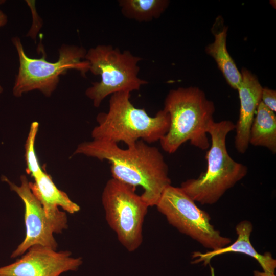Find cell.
I'll list each match as a JSON object with an SVG mask.
<instances>
[{
  "label": "cell",
  "mask_w": 276,
  "mask_h": 276,
  "mask_svg": "<svg viewBox=\"0 0 276 276\" xmlns=\"http://www.w3.org/2000/svg\"><path fill=\"white\" fill-rule=\"evenodd\" d=\"M241 72V81L237 88L240 103L239 119L235 125V146L244 154L249 145V134L258 106L261 102L263 87L257 77L245 68Z\"/></svg>",
  "instance_id": "cell-11"
},
{
  "label": "cell",
  "mask_w": 276,
  "mask_h": 276,
  "mask_svg": "<svg viewBox=\"0 0 276 276\" xmlns=\"http://www.w3.org/2000/svg\"><path fill=\"white\" fill-rule=\"evenodd\" d=\"M163 109L170 120L167 133L159 141L164 151L172 154L188 141L201 150L209 148L207 133L214 122L215 108L203 91L196 87L171 89L166 97Z\"/></svg>",
  "instance_id": "cell-2"
},
{
  "label": "cell",
  "mask_w": 276,
  "mask_h": 276,
  "mask_svg": "<svg viewBox=\"0 0 276 276\" xmlns=\"http://www.w3.org/2000/svg\"><path fill=\"white\" fill-rule=\"evenodd\" d=\"M249 144L267 148L276 153V116L275 112L260 102L252 123Z\"/></svg>",
  "instance_id": "cell-15"
},
{
  "label": "cell",
  "mask_w": 276,
  "mask_h": 276,
  "mask_svg": "<svg viewBox=\"0 0 276 276\" xmlns=\"http://www.w3.org/2000/svg\"><path fill=\"white\" fill-rule=\"evenodd\" d=\"M89 63V70L100 75L101 81L93 83L85 94L93 101L96 107L109 95L120 92L138 90L148 82L138 77V63L142 58L133 55L130 51L121 52L110 45H98L90 48L85 56Z\"/></svg>",
  "instance_id": "cell-5"
},
{
  "label": "cell",
  "mask_w": 276,
  "mask_h": 276,
  "mask_svg": "<svg viewBox=\"0 0 276 276\" xmlns=\"http://www.w3.org/2000/svg\"><path fill=\"white\" fill-rule=\"evenodd\" d=\"M222 19L221 17L216 19L212 27L214 41L206 47L205 52L215 60L228 84L237 89L241 81V74L227 50L228 27L224 25Z\"/></svg>",
  "instance_id": "cell-14"
},
{
  "label": "cell",
  "mask_w": 276,
  "mask_h": 276,
  "mask_svg": "<svg viewBox=\"0 0 276 276\" xmlns=\"http://www.w3.org/2000/svg\"><path fill=\"white\" fill-rule=\"evenodd\" d=\"M7 22V16L0 10V27L4 26Z\"/></svg>",
  "instance_id": "cell-20"
},
{
  "label": "cell",
  "mask_w": 276,
  "mask_h": 276,
  "mask_svg": "<svg viewBox=\"0 0 276 276\" xmlns=\"http://www.w3.org/2000/svg\"><path fill=\"white\" fill-rule=\"evenodd\" d=\"M261 101L269 109L276 111V92L275 90L267 87L263 88Z\"/></svg>",
  "instance_id": "cell-18"
},
{
  "label": "cell",
  "mask_w": 276,
  "mask_h": 276,
  "mask_svg": "<svg viewBox=\"0 0 276 276\" xmlns=\"http://www.w3.org/2000/svg\"><path fill=\"white\" fill-rule=\"evenodd\" d=\"M3 91V88L0 85V94L2 93Z\"/></svg>",
  "instance_id": "cell-21"
},
{
  "label": "cell",
  "mask_w": 276,
  "mask_h": 276,
  "mask_svg": "<svg viewBox=\"0 0 276 276\" xmlns=\"http://www.w3.org/2000/svg\"><path fill=\"white\" fill-rule=\"evenodd\" d=\"M15 45L19 60V67L16 76L13 93L16 97L33 90H38L50 97L57 87L59 77L68 70L79 71L83 76L89 70V63L85 60L87 51L82 47L63 44L60 48L59 58L55 62L41 58H31L25 54L20 39L14 37Z\"/></svg>",
  "instance_id": "cell-6"
},
{
  "label": "cell",
  "mask_w": 276,
  "mask_h": 276,
  "mask_svg": "<svg viewBox=\"0 0 276 276\" xmlns=\"http://www.w3.org/2000/svg\"><path fill=\"white\" fill-rule=\"evenodd\" d=\"M170 224L203 246L216 250L231 243L210 223L209 214L195 204L180 187H167L156 205Z\"/></svg>",
  "instance_id": "cell-8"
},
{
  "label": "cell",
  "mask_w": 276,
  "mask_h": 276,
  "mask_svg": "<svg viewBox=\"0 0 276 276\" xmlns=\"http://www.w3.org/2000/svg\"><path fill=\"white\" fill-rule=\"evenodd\" d=\"M136 188L112 178L106 182L101 197L108 225L130 252L143 242V225L149 208L136 193Z\"/></svg>",
  "instance_id": "cell-7"
},
{
  "label": "cell",
  "mask_w": 276,
  "mask_h": 276,
  "mask_svg": "<svg viewBox=\"0 0 276 276\" xmlns=\"http://www.w3.org/2000/svg\"><path fill=\"white\" fill-rule=\"evenodd\" d=\"M39 128V123H31L25 144V158L26 172L34 178L39 175L43 170L41 167L35 149V143Z\"/></svg>",
  "instance_id": "cell-17"
},
{
  "label": "cell",
  "mask_w": 276,
  "mask_h": 276,
  "mask_svg": "<svg viewBox=\"0 0 276 276\" xmlns=\"http://www.w3.org/2000/svg\"><path fill=\"white\" fill-rule=\"evenodd\" d=\"M34 179L33 182H29L30 188L49 218L67 222L66 212L74 214L80 210L66 193L56 187L51 176L44 171Z\"/></svg>",
  "instance_id": "cell-12"
},
{
  "label": "cell",
  "mask_w": 276,
  "mask_h": 276,
  "mask_svg": "<svg viewBox=\"0 0 276 276\" xmlns=\"http://www.w3.org/2000/svg\"><path fill=\"white\" fill-rule=\"evenodd\" d=\"M235 128L231 121H215L208 133L211 142L205 158L206 170L197 178L187 180L180 187L195 202L213 204L247 174V167L234 160L226 145L227 134Z\"/></svg>",
  "instance_id": "cell-4"
},
{
  "label": "cell",
  "mask_w": 276,
  "mask_h": 276,
  "mask_svg": "<svg viewBox=\"0 0 276 276\" xmlns=\"http://www.w3.org/2000/svg\"><path fill=\"white\" fill-rule=\"evenodd\" d=\"M2 179L18 195L25 205L26 236L12 252L11 258L22 256L29 248L36 245L56 250L58 244L53 234L61 233L66 229L67 223L55 220L47 216L40 202L32 192L29 181L25 175L20 176L19 186L13 183L5 176H2Z\"/></svg>",
  "instance_id": "cell-9"
},
{
  "label": "cell",
  "mask_w": 276,
  "mask_h": 276,
  "mask_svg": "<svg viewBox=\"0 0 276 276\" xmlns=\"http://www.w3.org/2000/svg\"><path fill=\"white\" fill-rule=\"evenodd\" d=\"M82 263L81 257H73L69 251L36 245L15 262L1 267L0 276H59L77 270Z\"/></svg>",
  "instance_id": "cell-10"
},
{
  "label": "cell",
  "mask_w": 276,
  "mask_h": 276,
  "mask_svg": "<svg viewBox=\"0 0 276 276\" xmlns=\"http://www.w3.org/2000/svg\"><path fill=\"white\" fill-rule=\"evenodd\" d=\"M73 154L107 160L112 178L141 187V196L149 207L156 206L165 189L171 185L168 166L161 152L141 140L124 149L114 142L93 139L80 143Z\"/></svg>",
  "instance_id": "cell-1"
},
{
  "label": "cell",
  "mask_w": 276,
  "mask_h": 276,
  "mask_svg": "<svg viewBox=\"0 0 276 276\" xmlns=\"http://www.w3.org/2000/svg\"><path fill=\"white\" fill-rule=\"evenodd\" d=\"M123 15L139 22H149L158 18L169 4L167 0H120Z\"/></svg>",
  "instance_id": "cell-16"
},
{
  "label": "cell",
  "mask_w": 276,
  "mask_h": 276,
  "mask_svg": "<svg viewBox=\"0 0 276 276\" xmlns=\"http://www.w3.org/2000/svg\"><path fill=\"white\" fill-rule=\"evenodd\" d=\"M254 276H275L274 273L268 272L265 271H259L258 270H254L253 272Z\"/></svg>",
  "instance_id": "cell-19"
},
{
  "label": "cell",
  "mask_w": 276,
  "mask_h": 276,
  "mask_svg": "<svg viewBox=\"0 0 276 276\" xmlns=\"http://www.w3.org/2000/svg\"><path fill=\"white\" fill-rule=\"evenodd\" d=\"M252 229V224L249 221L243 220L240 222L236 226L237 238L233 244L204 253L194 251L192 255V258L194 259L192 263L202 262L203 265L206 266L210 264L211 260L216 256L228 252L241 253L255 259L264 271L274 273L276 260L272 257L271 253L265 252L263 255L260 254L251 244L250 236Z\"/></svg>",
  "instance_id": "cell-13"
},
{
  "label": "cell",
  "mask_w": 276,
  "mask_h": 276,
  "mask_svg": "<svg viewBox=\"0 0 276 276\" xmlns=\"http://www.w3.org/2000/svg\"><path fill=\"white\" fill-rule=\"evenodd\" d=\"M130 98L129 91L111 95L108 111L97 116L98 125L91 131L93 139L123 142L130 147L139 140L150 144L165 135L170 127L169 114L163 109L154 117L149 116L144 108L135 107Z\"/></svg>",
  "instance_id": "cell-3"
}]
</instances>
